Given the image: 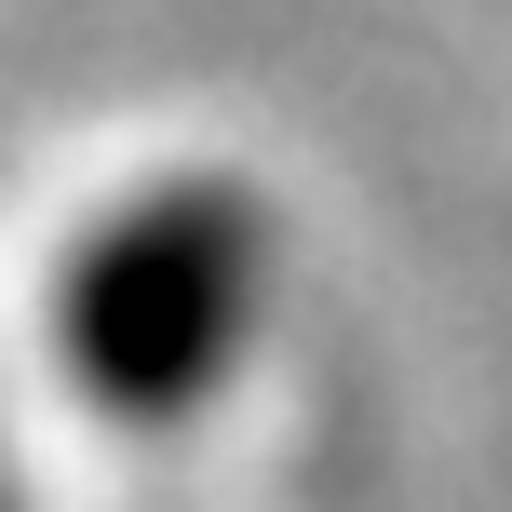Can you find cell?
Segmentation results:
<instances>
[{
  "mask_svg": "<svg viewBox=\"0 0 512 512\" xmlns=\"http://www.w3.org/2000/svg\"><path fill=\"white\" fill-rule=\"evenodd\" d=\"M256 324V216L230 189H149L122 203L95 243L68 256V297H54V337H68V378L122 418H176L216 391V364L243 351Z\"/></svg>",
  "mask_w": 512,
  "mask_h": 512,
  "instance_id": "6da1fadb",
  "label": "cell"
}]
</instances>
